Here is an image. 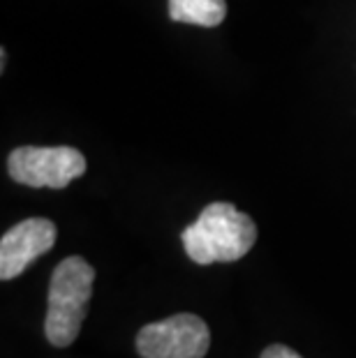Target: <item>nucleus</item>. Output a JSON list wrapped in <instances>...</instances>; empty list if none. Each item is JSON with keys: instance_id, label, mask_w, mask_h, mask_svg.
Returning <instances> with one entry per match:
<instances>
[{"instance_id": "nucleus-1", "label": "nucleus", "mask_w": 356, "mask_h": 358, "mask_svg": "<svg viewBox=\"0 0 356 358\" xmlns=\"http://www.w3.org/2000/svg\"><path fill=\"white\" fill-rule=\"evenodd\" d=\"M180 238L194 264L238 262L252 250L257 227L252 217L234 208L232 203L215 201L208 203L190 227H185Z\"/></svg>"}, {"instance_id": "nucleus-2", "label": "nucleus", "mask_w": 356, "mask_h": 358, "mask_svg": "<svg viewBox=\"0 0 356 358\" xmlns=\"http://www.w3.org/2000/svg\"><path fill=\"white\" fill-rule=\"evenodd\" d=\"M93 266L81 257H67L54 268L44 319V333L54 347H67L77 340L93 294Z\"/></svg>"}, {"instance_id": "nucleus-3", "label": "nucleus", "mask_w": 356, "mask_h": 358, "mask_svg": "<svg viewBox=\"0 0 356 358\" xmlns=\"http://www.w3.org/2000/svg\"><path fill=\"white\" fill-rule=\"evenodd\" d=\"M10 176L28 187H67L86 173V157L72 146H19L7 157Z\"/></svg>"}, {"instance_id": "nucleus-4", "label": "nucleus", "mask_w": 356, "mask_h": 358, "mask_svg": "<svg viewBox=\"0 0 356 358\" xmlns=\"http://www.w3.org/2000/svg\"><path fill=\"white\" fill-rule=\"evenodd\" d=\"M211 347V331L197 315H173L143 326L137 335L141 358H204Z\"/></svg>"}, {"instance_id": "nucleus-5", "label": "nucleus", "mask_w": 356, "mask_h": 358, "mask_svg": "<svg viewBox=\"0 0 356 358\" xmlns=\"http://www.w3.org/2000/svg\"><path fill=\"white\" fill-rule=\"evenodd\" d=\"M56 243V224L47 217H28L0 241V280L21 275L37 257L49 252Z\"/></svg>"}, {"instance_id": "nucleus-6", "label": "nucleus", "mask_w": 356, "mask_h": 358, "mask_svg": "<svg viewBox=\"0 0 356 358\" xmlns=\"http://www.w3.org/2000/svg\"><path fill=\"white\" fill-rule=\"evenodd\" d=\"M169 17L178 24L215 28L227 17L225 0H169Z\"/></svg>"}, {"instance_id": "nucleus-7", "label": "nucleus", "mask_w": 356, "mask_h": 358, "mask_svg": "<svg viewBox=\"0 0 356 358\" xmlns=\"http://www.w3.org/2000/svg\"><path fill=\"white\" fill-rule=\"evenodd\" d=\"M262 358H303V356L285 345H271L262 352Z\"/></svg>"}]
</instances>
